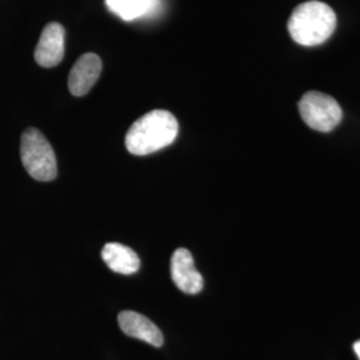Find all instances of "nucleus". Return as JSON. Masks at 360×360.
Returning <instances> with one entry per match:
<instances>
[{
	"instance_id": "0eeeda50",
	"label": "nucleus",
	"mask_w": 360,
	"mask_h": 360,
	"mask_svg": "<svg viewBox=\"0 0 360 360\" xmlns=\"http://www.w3.org/2000/svg\"><path fill=\"white\" fill-rule=\"evenodd\" d=\"M102 60L96 53H84L77 60L68 77V90L74 96H84L102 74Z\"/></svg>"
},
{
	"instance_id": "423d86ee",
	"label": "nucleus",
	"mask_w": 360,
	"mask_h": 360,
	"mask_svg": "<svg viewBox=\"0 0 360 360\" xmlns=\"http://www.w3.org/2000/svg\"><path fill=\"white\" fill-rule=\"evenodd\" d=\"M65 27L52 22L44 27L35 49V60L39 65L51 68L65 58Z\"/></svg>"
},
{
	"instance_id": "39448f33",
	"label": "nucleus",
	"mask_w": 360,
	"mask_h": 360,
	"mask_svg": "<svg viewBox=\"0 0 360 360\" xmlns=\"http://www.w3.org/2000/svg\"><path fill=\"white\" fill-rule=\"evenodd\" d=\"M171 278L181 292L195 295L203 288V276L195 267L193 257L187 248H178L171 257Z\"/></svg>"
},
{
	"instance_id": "f257e3e1",
	"label": "nucleus",
	"mask_w": 360,
	"mask_h": 360,
	"mask_svg": "<svg viewBox=\"0 0 360 360\" xmlns=\"http://www.w3.org/2000/svg\"><path fill=\"white\" fill-rule=\"evenodd\" d=\"M179 134L176 117L166 110H154L139 117L127 131L126 148L136 156L154 154L175 142Z\"/></svg>"
},
{
	"instance_id": "f03ea898",
	"label": "nucleus",
	"mask_w": 360,
	"mask_h": 360,
	"mask_svg": "<svg viewBox=\"0 0 360 360\" xmlns=\"http://www.w3.org/2000/svg\"><path fill=\"white\" fill-rule=\"evenodd\" d=\"M336 28L334 10L318 0L297 6L288 20V32L297 44L314 47L328 40Z\"/></svg>"
},
{
	"instance_id": "7ed1b4c3",
	"label": "nucleus",
	"mask_w": 360,
	"mask_h": 360,
	"mask_svg": "<svg viewBox=\"0 0 360 360\" xmlns=\"http://www.w3.org/2000/svg\"><path fill=\"white\" fill-rule=\"evenodd\" d=\"M20 158L31 178L39 181H51L58 176L53 148L39 129H27L22 134Z\"/></svg>"
},
{
	"instance_id": "20e7f679",
	"label": "nucleus",
	"mask_w": 360,
	"mask_h": 360,
	"mask_svg": "<svg viewBox=\"0 0 360 360\" xmlns=\"http://www.w3.org/2000/svg\"><path fill=\"white\" fill-rule=\"evenodd\" d=\"M299 112L309 129L330 132L339 126L343 112L333 96L318 91H309L299 102Z\"/></svg>"
},
{
	"instance_id": "1a4fd4ad",
	"label": "nucleus",
	"mask_w": 360,
	"mask_h": 360,
	"mask_svg": "<svg viewBox=\"0 0 360 360\" xmlns=\"http://www.w3.org/2000/svg\"><path fill=\"white\" fill-rule=\"evenodd\" d=\"M102 257L108 269L122 275H132L141 267V260L134 250L120 243H107Z\"/></svg>"
},
{
	"instance_id": "9d476101",
	"label": "nucleus",
	"mask_w": 360,
	"mask_h": 360,
	"mask_svg": "<svg viewBox=\"0 0 360 360\" xmlns=\"http://www.w3.org/2000/svg\"><path fill=\"white\" fill-rule=\"evenodd\" d=\"M105 4L111 13L124 22H131L153 13L158 6V0H105Z\"/></svg>"
},
{
	"instance_id": "9b49d317",
	"label": "nucleus",
	"mask_w": 360,
	"mask_h": 360,
	"mask_svg": "<svg viewBox=\"0 0 360 360\" xmlns=\"http://www.w3.org/2000/svg\"><path fill=\"white\" fill-rule=\"evenodd\" d=\"M354 351H355V354H356V356L359 358L360 360V340H358L355 345H354Z\"/></svg>"
},
{
	"instance_id": "6e6552de",
	"label": "nucleus",
	"mask_w": 360,
	"mask_h": 360,
	"mask_svg": "<svg viewBox=\"0 0 360 360\" xmlns=\"http://www.w3.org/2000/svg\"><path fill=\"white\" fill-rule=\"evenodd\" d=\"M120 330L131 338L143 340L154 347H162L165 338L159 327L135 311H122L117 316Z\"/></svg>"
}]
</instances>
